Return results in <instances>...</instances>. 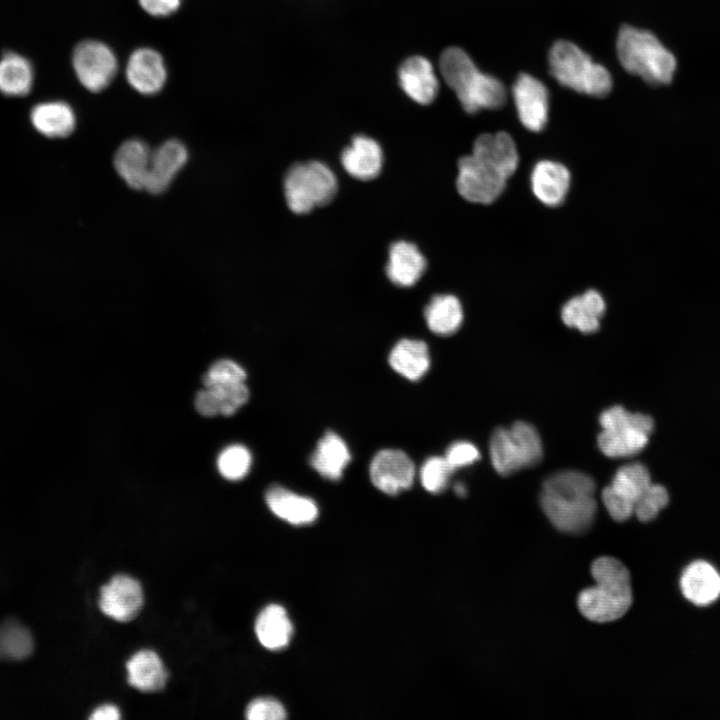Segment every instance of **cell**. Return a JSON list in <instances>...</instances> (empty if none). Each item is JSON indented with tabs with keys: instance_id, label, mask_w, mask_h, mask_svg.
Masks as SVG:
<instances>
[{
	"instance_id": "25",
	"label": "cell",
	"mask_w": 720,
	"mask_h": 720,
	"mask_svg": "<svg viewBox=\"0 0 720 720\" xmlns=\"http://www.w3.org/2000/svg\"><path fill=\"white\" fill-rule=\"evenodd\" d=\"M351 460L345 441L336 433L328 431L318 441L310 457L312 468L322 477L339 480Z\"/></svg>"
},
{
	"instance_id": "33",
	"label": "cell",
	"mask_w": 720,
	"mask_h": 720,
	"mask_svg": "<svg viewBox=\"0 0 720 720\" xmlns=\"http://www.w3.org/2000/svg\"><path fill=\"white\" fill-rule=\"evenodd\" d=\"M651 484L648 469L641 463H630L616 471L609 486L635 506V503Z\"/></svg>"
},
{
	"instance_id": "27",
	"label": "cell",
	"mask_w": 720,
	"mask_h": 720,
	"mask_svg": "<svg viewBox=\"0 0 720 720\" xmlns=\"http://www.w3.org/2000/svg\"><path fill=\"white\" fill-rule=\"evenodd\" d=\"M126 668L129 684L143 692L161 690L168 678L161 659L151 650H141L135 653L128 660Z\"/></svg>"
},
{
	"instance_id": "7",
	"label": "cell",
	"mask_w": 720,
	"mask_h": 720,
	"mask_svg": "<svg viewBox=\"0 0 720 720\" xmlns=\"http://www.w3.org/2000/svg\"><path fill=\"white\" fill-rule=\"evenodd\" d=\"M602 431L597 442L601 452L611 458L632 456L648 443L653 419L645 414L631 413L621 406L603 411L599 417Z\"/></svg>"
},
{
	"instance_id": "1",
	"label": "cell",
	"mask_w": 720,
	"mask_h": 720,
	"mask_svg": "<svg viewBox=\"0 0 720 720\" xmlns=\"http://www.w3.org/2000/svg\"><path fill=\"white\" fill-rule=\"evenodd\" d=\"M518 162L515 142L508 133L478 136L472 153L458 161V193L469 202L491 204L503 192Z\"/></svg>"
},
{
	"instance_id": "42",
	"label": "cell",
	"mask_w": 720,
	"mask_h": 720,
	"mask_svg": "<svg viewBox=\"0 0 720 720\" xmlns=\"http://www.w3.org/2000/svg\"><path fill=\"white\" fill-rule=\"evenodd\" d=\"M182 0H138L141 9L153 17H167L174 14Z\"/></svg>"
},
{
	"instance_id": "34",
	"label": "cell",
	"mask_w": 720,
	"mask_h": 720,
	"mask_svg": "<svg viewBox=\"0 0 720 720\" xmlns=\"http://www.w3.org/2000/svg\"><path fill=\"white\" fill-rule=\"evenodd\" d=\"M595 489V482L588 474L575 470H561L551 474L544 480L542 492L556 495L593 497Z\"/></svg>"
},
{
	"instance_id": "8",
	"label": "cell",
	"mask_w": 720,
	"mask_h": 720,
	"mask_svg": "<svg viewBox=\"0 0 720 720\" xmlns=\"http://www.w3.org/2000/svg\"><path fill=\"white\" fill-rule=\"evenodd\" d=\"M337 192L333 171L320 161L296 163L284 178V194L289 209L305 214L328 204Z\"/></svg>"
},
{
	"instance_id": "37",
	"label": "cell",
	"mask_w": 720,
	"mask_h": 720,
	"mask_svg": "<svg viewBox=\"0 0 720 720\" xmlns=\"http://www.w3.org/2000/svg\"><path fill=\"white\" fill-rule=\"evenodd\" d=\"M669 494L660 484H651L635 503L634 514L642 522H649L656 518L659 512L667 506Z\"/></svg>"
},
{
	"instance_id": "22",
	"label": "cell",
	"mask_w": 720,
	"mask_h": 720,
	"mask_svg": "<svg viewBox=\"0 0 720 720\" xmlns=\"http://www.w3.org/2000/svg\"><path fill=\"white\" fill-rule=\"evenodd\" d=\"M265 500L277 517L293 525L310 524L318 517V507L311 498L279 485H273L267 490Z\"/></svg>"
},
{
	"instance_id": "26",
	"label": "cell",
	"mask_w": 720,
	"mask_h": 720,
	"mask_svg": "<svg viewBox=\"0 0 720 720\" xmlns=\"http://www.w3.org/2000/svg\"><path fill=\"white\" fill-rule=\"evenodd\" d=\"M388 361L401 376L410 381L421 379L430 367L426 343L416 339H402L392 348Z\"/></svg>"
},
{
	"instance_id": "10",
	"label": "cell",
	"mask_w": 720,
	"mask_h": 720,
	"mask_svg": "<svg viewBox=\"0 0 720 720\" xmlns=\"http://www.w3.org/2000/svg\"><path fill=\"white\" fill-rule=\"evenodd\" d=\"M540 505L559 531L574 535L583 534L591 528L597 511L594 497L541 492Z\"/></svg>"
},
{
	"instance_id": "32",
	"label": "cell",
	"mask_w": 720,
	"mask_h": 720,
	"mask_svg": "<svg viewBox=\"0 0 720 720\" xmlns=\"http://www.w3.org/2000/svg\"><path fill=\"white\" fill-rule=\"evenodd\" d=\"M34 648L30 631L14 619L0 625V660H23Z\"/></svg>"
},
{
	"instance_id": "4",
	"label": "cell",
	"mask_w": 720,
	"mask_h": 720,
	"mask_svg": "<svg viewBox=\"0 0 720 720\" xmlns=\"http://www.w3.org/2000/svg\"><path fill=\"white\" fill-rule=\"evenodd\" d=\"M616 50L622 67L645 82L664 85L672 81L676 58L650 31L623 26L617 36Z\"/></svg>"
},
{
	"instance_id": "5",
	"label": "cell",
	"mask_w": 720,
	"mask_h": 720,
	"mask_svg": "<svg viewBox=\"0 0 720 720\" xmlns=\"http://www.w3.org/2000/svg\"><path fill=\"white\" fill-rule=\"evenodd\" d=\"M549 67L559 84L576 92L603 97L612 88L609 71L570 41L554 43L549 52Z\"/></svg>"
},
{
	"instance_id": "41",
	"label": "cell",
	"mask_w": 720,
	"mask_h": 720,
	"mask_svg": "<svg viewBox=\"0 0 720 720\" xmlns=\"http://www.w3.org/2000/svg\"><path fill=\"white\" fill-rule=\"evenodd\" d=\"M603 503L613 520L624 522L634 514V504L618 495L610 486L602 491Z\"/></svg>"
},
{
	"instance_id": "9",
	"label": "cell",
	"mask_w": 720,
	"mask_h": 720,
	"mask_svg": "<svg viewBox=\"0 0 720 720\" xmlns=\"http://www.w3.org/2000/svg\"><path fill=\"white\" fill-rule=\"evenodd\" d=\"M72 66L81 85L93 93L108 88L118 72V60L113 49L94 39L83 40L75 46Z\"/></svg>"
},
{
	"instance_id": "14",
	"label": "cell",
	"mask_w": 720,
	"mask_h": 720,
	"mask_svg": "<svg viewBox=\"0 0 720 720\" xmlns=\"http://www.w3.org/2000/svg\"><path fill=\"white\" fill-rule=\"evenodd\" d=\"M98 603L108 617L128 622L137 616L143 605L141 585L128 575H116L101 587Z\"/></svg>"
},
{
	"instance_id": "23",
	"label": "cell",
	"mask_w": 720,
	"mask_h": 720,
	"mask_svg": "<svg viewBox=\"0 0 720 720\" xmlns=\"http://www.w3.org/2000/svg\"><path fill=\"white\" fill-rule=\"evenodd\" d=\"M151 152L148 145L139 139L125 141L116 151L115 169L132 189H145Z\"/></svg>"
},
{
	"instance_id": "43",
	"label": "cell",
	"mask_w": 720,
	"mask_h": 720,
	"mask_svg": "<svg viewBox=\"0 0 720 720\" xmlns=\"http://www.w3.org/2000/svg\"><path fill=\"white\" fill-rule=\"evenodd\" d=\"M121 717L118 708L111 704L98 707L89 717L92 720H118Z\"/></svg>"
},
{
	"instance_id": "3",
	"label": "cell",
	"mask_w": 720,
	"mask_h": 720,
	"mask_svg": "<svg viewBox=\"0 0 720 720\" xmlns=\"http://www.w3.org/2000/svg\"><path fill=\"white\" fill-rule=\"evenodd\" d=\"M439 67L445 82L456 93L467 113L498 109L505 104L507 92L503 83L480 71L460 47L444 49L439 58Z\"/></svg>"
},
{
	"instance_id": "24",
	"label": "cell",
	"mask_w": 720,
	"mask_h": 720,
	"mask_svg": "<svg viewBox=\"0 0 720 720\" xmlns=\"http://www.w3.org/2000/svg\"><path fill=\"white\" fill-rule=\"evenodd\" d=\"M605 308L601 294L590 289L567 301L561 309V318L568 327L582 333H593L599 329Z\"/></svg>"
},
{
	"instance_id": "6",
	"label": "cell",
	"mask_w": 720,
	"mask_h": 720,
	"mask_svg": "<svg viewBox=\"0 0 720 720\" xmlns=\"http://www.w3.org/2000/svg\"><path fill=\"white\" fill-rule=\"evenodd\" d=\"M489 451L494 469L502 476L535 466L543 457L537 430L523 421L510 428H497L491 435Z\"/></svg>"
},
{
	"instance_id": "17",
	"label": "cell",
	"mask_w": 720,
	"mask_h": 720,
	"mask_svg": "<svg viewBox=\"0 0 720 720\" xmlns=\"http://www.w3.org/2000/svg\"><path fill=\"white\" fill-rule=\"evenodd\" d=\"M345 171L358 180L376 178L383 166V151L379 143L365 135L353 137L351 145L341 154Z\"/></svg>"
},
{
	"instance_id": "38",
	"label": "cell",
	"mask_w": 720,
	"mask_h": 720,
	"mask_svg": "<svg viewBox=\"0 0 720 720\" xmlns=\"http://www.w3.org/2000/svg\"><path fill=\"white\" fill-rule=\"evenodd\" d=\"M246 379L244 369L232 360L215 362L203 376L204 387L211 385L242 383Z\"/></svg>"
},
{
	"instance_id": "2",
	"label": "cell",
	"mask_w": 720,
	"mask_h": 720,
	"mask_svg": "<svg viewBox=\"0 0 720 720\" xmlns=\"http://www.w3.org/2000/svg\"><path fill=\"white\" fill-rule=\"evenodd\" d=\"M596 582L582 590L577 598L578 609L590 621L607 623L624 616L633 601L630 573L618 559L597 558L591 566Z\"/></svg>"
},
{
	"instance_id": "12",
	"label": "cell",
	"mask_w": 720,
	"mask_h": 720,
	"mask_svg": "<svg viewBox=\"0 0 720 720\" xmlns=\"http://www.w3.org/2000/svg\"><path fill=\"white\" fill-rule=\"evenodd\" d=\"M125 78L129 86L141 95L152 96L165 86L168 70L163 56L154 48L139 47L128 57Z\"/></svg>"
},
{
	"instance_id": "28",
	"label": "cell",
	"mask_w": 720,
	"mask_h": 720,
	"mask_svg": "<svg viewBox=\"0 0 720 720\" xmlns=\"http://www.w3.org/2000/svg\"><path fill=\"white\" fill-rule=\"evenodd\" d=\"M255 632L265 648L280 650L289 644L293 626L282 606L270 604L259 613L255 622Z\"/></svg>"
},
{
	"instance_id": "31",
	"label": "cell",
	"mask_w": 720,
	"mask_h": 720,
	"mask_svg": "<svg viewBox=\"0 0 720 720\" xmlns=\"http://www.w3.org/2000/svg\"><path fill=\"white\" fill-rule=\"evenodd\" d=\"M33 84V69L21 55L8 52L0 59V92L7 96H25Z\"/></svg>"
},
{
	"instance_id": "16",
	"label": "cell",
	"mask_w": 720,
	"mask_h": 720,
	"mask_svg": "<svg viewBox=\"0 0 720 720\" xmlns=\"http://www.w3.org/2000/svg\"><path fill=\"white\" fill-rule=\"evenodd\" d=\"M399 84L419 104L431 103L438 94L439 82L431 62L420 55L406 58L398 68Z\"/></svg>"
},
{
	"instance_id": "11",
	"label": "cell",
	"mask_w": 720,
	"mask_h": 720,
	"mask_svg": "<svg viewBox=\"0 0 720 720\" xmlns=\"http://www.w3.org/2000/svg\"><path fill=\"white\" fill-rule=\"evenodd\" d=\"M415 465L398 449H383L375 454L369 474L373 485L388 495H396L410 488L415 479Z\"/></svg>"
},
{
	"instance_id": "29",
	"label": "cell",
	"mask_w": 720,
	"mask_h": 720,
	"mask_svg": "<svg viewBox=\"0 0 720 720\" xmlns=\"http://www.w3.org/2000/svg\"><path fill=\"white\" fill-rule=\"evenodd\" d=\"M31 122L41 134L47 137H67L76 124L71 106L62 101L40 103L31 111Z\"/></svg>"
},
{
	"instance_id": "39",
	"label": "cell",
	"mask_w": 720,
	"mask_h": 720,
	"mask_svg": "<svg viewBox=\"0 0 720 720\" xmlns=\"http://www.w3.org/2000/svg\"><path fill=\"white\" fill-rule=\"evenodd\" d=\"M245 717L249 720H282L286 718V710L273 698H257L248 704Z\"/></svg>"
},
{
	"instance_id": "20",
	"label": "cell",
	"mask_w": 720,
	"mask_h": 720,
	"mask_svg": "<svg viewBox=\"0 0 720 720\" xmlns=\"http://www.w3.org/2000/svg\"><path fill=\"white\" fill-rule=\"evenodd\" d=\"M680 588L693 604L709 605L720 596V574L708 562L695 561L683 571Z\"/></svg>"
},
{
	"instance_id": "30",
	"label": "cell",
	"mask_w": 720,
	"mask_h": 720,
	"mask_svg": "<svg viewBox=\"0 0 720 720\" xmlns=\"http://www.w3.org/2000/svg\"><path fill=\"white\" fill-rule=\"evenodd\" d=\"M424 317L430 331L440 336H449L463 322L462 305L454 295H435L425 307Z\"/></svg>"
},
{
	"instance_id": "40",
	"label": "cell",
	"mask_w": 720,
	"mask_h": 720,
	"mask_svg": "<svg viewBox=\"0 0 720 720\" xmlns=\"http://www.w3.org/2000/svg\"><path fill=\"white\" fill-rule=\"evenodd\" d=\"M444 457L455 470L477 461L480 458V453L472 443L457 441L449 446Z\"/></svg>"
},
{
	"instance_id": "36",
	"label": "cell",
	"mask_w": 720,
	"mask_h": 720,
	"mask_svg": "<svg viewBox=\"0 0 720 720\" xmlns=\"http://www.w3.org/2000/svg\"><path fill=\"white\" fill-rule=\"evenodd\" d=\"M454 469L449 465L445 457H429L421 466L419 471L422 486L431 493L442 492L449 483Z\"/></svg>"
},
{
	"instance_id": "15",
	"label": "cell",
	"mask_w": 720,
	"mask_h": 720,
	"mask_svg": "<svg viewBox=\"0 0 720 720\" xmlns=\"http://www.w3.org/2000/svg\"><path fill=\"white\" fill-rule=\"evenodd\" d=\"M188 159L183 143L171 139L151 152L145 190L152 194L164 192Z\"/></svg>"
},
{
	"instance_id": "13",
	"label": "cell",
	"mask_w": 720,
	"mask_h": 720,
	"mask_svg": "<svg viewBox=\"0 0 720 720\" xmlns=\"http://www.w3.org/2000/svg\"><path fill=\"white\" fill-rule=\"evenodd\" d=\"M512 95L522 125L533 132L541 131L548 120L549 93L537 78L521 73L512 86Z\"/></svg>"
},
{
	"instance_id": "21",
	"label": "cell",
	"mask_w": 720,
	"mask_h": 720,
	"mask_svg": "<svg viewBox=\"0 0 720 720\" xmlns=\"http://www.w3.org/2000/svg\"><path fill=\"white\" fill-rule=\"evenodd\" d=\"M249 397L245 383L206 386L195 397V407L203 416L234 414Z\"/></svg>"
},
{
	"instance_id": "44",
	"label": "cell",
	"mask_w": 720,
	"mask_h": 720,
	"mask_svg": "<svg viewBox=\"0 0 720 720\" xmlns=\"http://www.w3.org/2000/svg\"><path fill=\"white\" fill-rule=\"evenodd\" d=\"M454 491L460 497H464L467 494L466 486L461 482H458L454 485Z\"/></svg>"
},
{
	"instance_id": "35",
	"label": "cell",
	"mask_w": 720,
	"mask_h": 720,
	"mask_svg": "<svg viewBox=\"0 0 720 720\" xmlns=\"http://www.w3.org/2000/svg\"><path fill=\"white\" fill-rule=\"evenodd\" d=\"M251 454L242 445H231L225 448L217 459L218 470L228 480H240L249 472Z\"/></svg>"
},
{
	"instance_id": "19",
	"label": "cell",
	"mask_w": 720,
	"mask_h": 720,
	"mask_svg": "<svg viewBox=\"0 0 720 720\" xmlns=\"http://www.w3.org/2000/svg\"><path fill=\"white\" fill-rule=\"evenodd\" d=\"M426 266V259L415 244L400 240L390 246L386 275L393 284L413 286L424 274Z\"/></svg>"
},
{
	"instance_id": "18",
	"label": "cell",
	"mask_w": 720,
	"mask_h": 720,
	"mask_svg": "<svg viewBox=\"0 0 720 720\" xmlns=\"http://www.w3.org/2000/svg\"><path fill=\"white\" fill-rule=\"evenodd\" d=\"M531 189L536 198L549 207L559 206L569 190L570 173L561 163L542 160L531 173Z\"/></svg>"
}]
</instances>
